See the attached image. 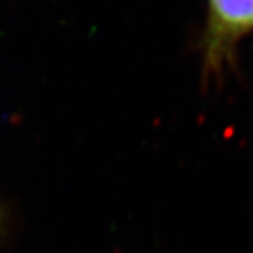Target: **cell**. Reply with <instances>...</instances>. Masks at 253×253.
I'll return each instance as SVG.
<instances>
[{
    "label": "cell",
    "mask_w": 253,
    "mask_h": 253,
    "mask_svg": "<svg viewBox=\"0 0 253 253\" xmlns=\"http://www.w3.org/2000/svg\"><path fill=\"white\" fill-rule=\"evenodd\" d=\"M253 34V0H206L200 39L202 77L218 81L237 64L240 43Z\"/></svg>",
    "instance_id": "cell-1"
}]
</instances>
